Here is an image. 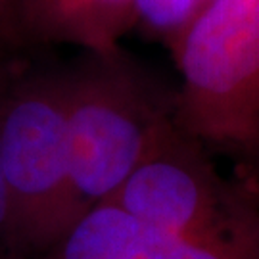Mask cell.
Wrapping results in <instances>:
<instances>
[{"label":"cell","instance_id":"1","mask_svg":"<svg viewBox=\"0 0 259 259\" xmlns=\"http://www.w3.org/2000/svg\"><path fill=\"white\" fill-rule=\"evenodd\" d=\"M71 181L79 202H110L173 119L175 91L121 47L62 64Z\"/></svg>","mask_w":259,"mask_h":259},{"label":"cell","instance_id":"2","mask_svg":"<svg viewBox=\"0 0 259 259\" xmlns=\"http://www.w3.org/2000/svg\"><path fill=\"white\" fill-rule=\"evenodd\" d=\"M0 165L8 192V246H58L87 213L71 181L62 64H16L0 83Z\"/></svg>","mask_w":259,"mask_h":259},{"label":"cell","instance_id":"3","mask_svg":"<svg viewBox=\"0 0 259 259\" xmlns=\"http://www.w3.org/2000/svg\"><path fill=\"white\" fill-rule=\"evenodd\" d=\"M173 121L204 144L246 152L259 131V0H213L171 50Z\"/></svg>","mask_w":259,"mask_h":259},{"label":"cell","instance_id":"4","mask_svg":"<svg viewBox=\"0 0 259 259\" xmlns=\"http://www.w3.org/2000/svg\"><path fill=\"white\" fill-rule=\"evenodd\" d=\"M110 202L186 240L227 238L259 225L255 200L229 185L204 142L173 119L157 131L146 156Z\"/></svg>","mask_w":259,"mask_h":259},{"label":"cell","instance_id":"5","mask_svg":"<svg viewBox=\"0 0 259 259\" xmlns=\"http://www.w3.org/2000/svg\"><path fill=\"white\" fill-rule=\"evenodd\" d=\"M25 45L106 52L135 29V0H19Z\"/></svg>","mask_w":259,"mask_h":259},{"label":"cell","instance_id":"6","mask_svg":"<svg viewBox=\"0 0 259 259\" xmlns=\"http://www.w3.org/2000/svg\"><path fill=\"white\" fill-rule=\"evenodd\" d=\"M167 234L104 202L84 213L58 248L62 259H152Z\"/></svg>","mask_w":259,"mask_h":259},{"label":"cell","instance_id":"7","mask_svg":"<svg viewBox=\"0 0 259 259\" xmlns=\"http://www.w3.org/2000/svg\"><path fill=\"white\" fill-rule=\"evenodd\" d=\"M200 10V0H135V29L171 52Z\"/></svg>","mask_w":259,"mask_h":259},{"label":"cell","instance_id":"8","mask_svg":"<svg viewBox=\"0 0 259 259\" xmlns=\"http://www.w3.org/2000/svg\"><path fill=\"white\" fill-rule=\"evenodd\" d=\"M152 259H259V225L217 240H186L167 234Z\"/></svg>","mask_w":259,"mask_h":259},{"label":"cell","instance_id":"9","mask_svg":"<svg viewBox=\"0 0 259 259\" xmlns=\"http://www.w3.org/2000/svg\"><path fill=\"white\" fill-rule=\"evenodd\" d=\"M25 45L19 21V0H0V73L16 64L12 56Z\"/></svg>","mask_w":259,"mask_h":259},{"label":"cell","instance_id":"10","mask_svg":"<svg viewBox=\"0 0 259 259\" xmlns=\"http://www.w3.org/2000/svg\"><path fill=\"white\" fill-rule=\"evenodd\" d=\"M4 79H0V83ZM8 225H10L8 192H6V183H4L2 165H0V244H8Z\"/></svg>","mask_w":259,"mask_h":259},{"label":"cell","instance_id":"11","mask_svg":"<svg viewBox=\"0 0 259 259\" xmlns=\"http://www.w3.org/2000/svg\"><path fill=\"white\" fill-rule=\"evenodd\" d=\"M244 154L251 159V163H253V167H255V171H257V175H259V131H257V135H255V139H253V142L250 144V148L246 150Z\"/></svg>","mask_w":259,"mask_h":259},{"label":"cell","instance_id":"12","mask_svg":"<svg viewBox=\"0 0 259 259\" xmlns=\"http://www.w3.org/2000/svg\"><path fill=\"white\" fill-rule=\"evenodd\" d=\"M209 2H213V0H200V6H202V10H204L205 6L209 4ZM202 10H200V12H202Z\"/></svg>","mask_w":259,"mask_h":259}]
</instances>
